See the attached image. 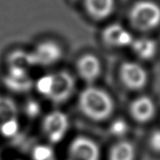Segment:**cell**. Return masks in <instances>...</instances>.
<instances>
[{"label": "cell", "instance_id": "cell-16", "mask_svg": "<svg viewBox=\"0 0 160 160\" xmlns=\"http://www.w3.org/2000/svg\"><path fill=\"white\" fill-rule=\"evenodd\" d=\"M149 146L153 152L160 153V128L151 132L149 136Z\"/></svg>", "mask_w": 160, "mask_h": 160}, {"label": "cell", "instance_id": "cell-3", "mask_svg": "<svg viewBox=\"0 0 160 160\" xmlns=\"http://www.w3.org/2000/svg\"><path fill=\"white\" fill-rule=\"evenodd\" d=\"M128 20L133 28L140 32H150L160 25V6L152 0H139L132 5Z\"/></svg>", "mask_w": 160, "mask_h": 160}, {"label": "cell", "instance_id": "cell-4", "mask_svg": "<svg viewBox=\"0 0 160 160\" xmlns=\"http://www.w3.org/2000/svg\"><path fill=\"white\" fill-rule=\"evenodd\" d=\"M119 78L126 89L132 91H141L149 81L146 70L134 61L122 63L119 68Z\"/></svg>", "mask_w": 160, "mask_h": 160}, {"label": "cell", "instance_id": "cell-9", "mask_svg": "<svg viewBox=\"0 0 160 160\" xmlns=\"http://www.w3.org/2000/svg\"><path fill=\"white\" fill-rule=\"evenodd\" d=\"M133 39L132 34L119 23L108 25L102 32V42L105 45L110 48H122L130 47Z\"/></svg>", "mask_w": 160, "mask_h": 160}, {"label": "cell", "instance_id": "cell-7", "mask_svg": "<svg viewBox=\"0 0 160 160\" xmlns=\"http://www.w3.org/2000/svg\"><path fill=\"white\" fill-rule=\"evenodd\" d=\"M69 160H100V148L94 139L78 136L68 147Z\"/></svg>", "mask_w": 160, "mask_h": 160}, {"label": "cell", "instance_id": "cell-15", "mask_svg": "<svg viewBox=\"0 0 160 160\" xmlns=\"http://www.w3.org/2000/svg\"><path fill=\"white\" fill-rule=\"evenodd\" d=\"M9 65H10V68L27 71L28 67L32 66L29 52H23L21 50L13 52L10 55Z\"/></svg>", "mask_w": 160, "mask_h": 160}, {"label": "cell", "instance_id": "cell-5", "mask_svg": "<svg viewBox=\"0 0 160 160\" xmlns=\"http://www.w3.org/2000/svg\"><path fill=\"white\" fill-rule=\"evenodd\" d=\"M42 128L50 142L58 143L66 136L69 129V118L60 110L49 112L43 118Z\"/></svg>", "mask_w": 160, "mask_h": 160}, {"label": "cell", "instance_id": "cell-1", "mask_svg": "<svg viewBox=\"0 0 160 160\" xmlns=\"http://www.w3.org/2000/svg\"><path fill=\"white\" fill-rule=\"evenodd\" d=\"M78 106L81 114L92 122L107 121L115 111V102L108 91L92 84L80 92Z\"/></svg>", "mask_w": 160, "mask_h": 160}, {"label": "cell", "instance_id": "cell-13", "mask_svg": "<svg viewBox=\"0 0 160 160\" xmlns=\"http://www.w3.org/2000/svg\"><path fill=\"white\" fill-rule=\"evenodd\" d=\"M136 147L131 141L122 139L112 145L108 160H135Z\"/></svg>", "mask_w": 160, "mask_h": 160}, {"label": "cell", "instance_id": "cell-11", "mask_svg": "<svg viewBox=\"0 0 160 160\" xmlns=\"http://www.w3.org/2000/svg\"><path fill=\"white\" fill-rule=\"evenodd\" d=\"M87 14L97 21L105 20L110 17L115 7V0H84Z\"/></svg>", "mask_w": 160, "mask_h": 160}, {"label": "cell", "instance_id": "cell-12", "mask_svg": "<svg viewBox=\"0 0 160 160\" xmlns=\"http://www.w3.org/2000/svg\"><path fill=\"white\" fill-rule=\"evenodd\" d=\"M133 54L142 60H150L156 56L158 44L156 40L150 37L133 39L130 45Z\"/></svg>", "mask_w": 160, "mask_h": 160}, {"label": "cell", "instance_id": "cell-2", "mask_svg": "<svg viewBox=\"0 0 160 160\" xmlns=\"http://www.w3.org/2000/svg\"><path fill=\"white\" fill-rule=\"evenodd\" d=\"M75 88L76 82L73 76L64 70L41 77L36 83L39 93L56 104L68 101Z\"/></svg>", "mask_w": 160, "mask_h": 160}, {"label": "cell", "instance_id": "cell-6", "mask_svg": "<svg viewBox=\"0 0 160 160\" xmlns=\"http://www.w3.org/2000/svg\"><path fill=\"white\" fill-rule=\"evenodd\" d=\"M32 66H50L58 63L63 56L62 48L53 41H44L29 52Z\"/></svg>", "mask_w": 160, "mask_h": 160}, {"label": "cell", "instance_id": "cell-14", "mask_svg": "<svg viewBox=\"0 0 160 160\" xmlns=\"http://www.w3.org/2000/svg\"><path fill=\"white\" fill-rule=\"evenodd\" d=\"M17 106L11 98L0 97V126H12L17 118Z\"/></svg>", "mask_w": 160, "mask_h": 160}, {"label": "cell", "instance_id": "cell-10", "mask_svg": "<svg viewBox=\"0 0 160 160\" xmlns=\"http://www.w3.org/2000/svg\"><path fill=\"white\" fill-rule=\"evenodd\" d=\"M128 110L134 122L145 124L151 122L156 115V103L150 97L140 96L131 102Z\"/></svg>", "mask_w": 160, "mask_h": 160}, {"label": "cell", "instance_id": "cell-8", "mask_svg": "<svg viewBox=\"0 0 160 160\" xmlns=\"http://www.w3.org/2000/svg\"><path fill=\"white\" fill-rule=\"evenodd\" d=\"M102 67L101 60L92 53L80 56L76 62V72L81 79L89 85L95 83L101 76Z\"/></svg>", "mask_w": 160, "mask_h": 160}]
</instances>
